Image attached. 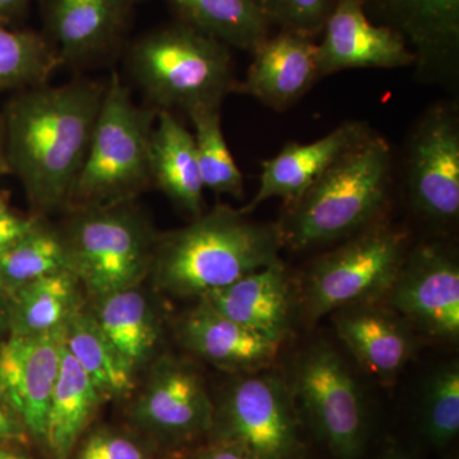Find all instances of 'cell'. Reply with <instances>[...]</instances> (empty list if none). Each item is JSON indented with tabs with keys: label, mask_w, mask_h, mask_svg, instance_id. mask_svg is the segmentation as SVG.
<instances>
[{
	"label": "cell",
	"mask_w": 459,
	"mask_h": 459,
	"mask_svg": "<svg viewBox=\"0 0 459 459\" xmlns=\"http://www.w3.org/2000/svg\"><path fill=\"white\" fill-rule=\"evenodd\" d=\"M104 402L105 398L63 344L42 446L51 458L71 459Z\"/></svg>",
	"instance_id": "603a6c76"
},
{
	"label": "cell",
	"mask_w": 459,
	"mask_h": 459,
	"mask_svg": "<svg viewBox=\"0 0 459 459\" xmlns=\"http://www.w3.org/2000/svg\"><path fill=\"white\" fill-rule=\"evenodd\" d=\"M65 346L105 401L133 394L137 371L105 336L87 305L66 323Z\"/></svg>",
	"instance_id": "484cf974"
},
{
	"label": "cell",
	"mask_w": 459,
	"mask_h": 459,
	"mask_svg": "<svg viewBox=\"0 0 459 459\" xmlns=\"http://www.w3.org/2000/svg\"><path fill=\"white\" fill-rule=\"evenodd\" d=\"M69 270L68 252L60 229L39 216L31 230L0 258V291L7 298L47 274Z\"/></svg>",
	"instance_id": "83f0119b"
},
{
	"label": "cell",
	"mask_w": 459,
	"mask_h": 459,
	"mask_svg": "<svg viewBox=\"0 0 459 459\" xmlns=\"http://www.w3.org/2000/svg\"><path fill=\"white\" fill-rule=\"evenodd\" d=\"M128 2H131L133 5L135 4V3L141 2V0H128Z\"/></svg>",
	"instance_id": "7bdbcfd3"
},
{
	"label": "cell",
	"mask_w": 459,
	"mask_h": 459,
	"mask_svg": "<svg viewBox=\"0 0 459 459\" xmlns=\"http://www.w3.org/2000/svg\"><path fill=\"white\" fill-rule=\"evenodd\" d=\"M385 459H410V458L404 457L403 455H395V453H394V455H389L388 457H385Z\"/></svg>",
	"instance_id": "60d3db41"
},
{
	"label": "cell",
	"mask_w": 459,
	"mask_h": 459,
	"mask_svg": "<svg viewBox=\"0 0 459 459\" xmlns=\"http://www.w3.org/2000/svg\"><path fill=\"white\" fill-rule=\"evenodd\" d=\"M151 177L172 204L193 217L204 213V184L195 137L170 110H159L151 135Z\"/></svg>",
	"instance_id": "7402d4cb"
},
{
	"label": "cell",
	"mask_w": 459,
	"mask_h": 459,
	"mask_svg": "<svg viewBox=\"0 0 459 459\" xmlns=\"http://www.w3.org/2000/svg\"><path fill=\"white\" fill-rule=\"evenodd\" d=\"M332 314L338 337L371 376L394 379L412 358L415 343L410 325L394 312L369 303Z\"/></svg>",
	"instance_id": "ffe728a7"
},
{
	"label": "cell",
	"mask_w": 459,
	"mask_h": 459,
	"mask_svg": "<svg viewBox=\"0 0 459 459\" xmlns=\"http://www.w3.org/2000/svg\"><path fill=\"white\" fill-rule=\"evenodd\" d=\"M392 152L370 133L314 181L276 223L282 246L295 250L347 238L377 221L388 201Z\"/></svg>",
	"instance_id": "3957f363"
},
{
	"label": "cell",
	"mask_w": 459,
	"mask_h": 459,
	"mask_svg": "<svg viewBox=\"0 0 459 459\" xmlns=\"http://www.w3.org/2000/svg\"><path fill=\"white\" fill-rule=\"evenodd\" d=\"M409 253V234L383 222L347 238L314 263L304 281L307 319L386 296Z\"/></svg>",
	"instance_id": "52a82bcc"
},
{
	"label": "cell",
	"mask_w": 459,
	"mask_h": 459,
	"mask_svg": "<svg viewBox=\"0 0 459 459\" xmlns=\"http://www.w3.org/2000/svg\"><path fill=\"white\" fill-rule=\"evenodd\" d=\"M407 189L416 212L433 222L459 216V120L455 108L437 105L412 133Z\"/></svg>",
	"instance_id": "8fae6325"
},
{
	"label": "cell",
	"mask_w": 459,
	"mask_h": 459,
	"mask_svg": "<svg viewBox=\"0 0 459 459\" xmlns=\"http://www.w3.org/2000/svg\"><path fill=\"white\" fill-rule=\"evenodd\" d=\"M240 210L216 205L186 228L160 234L151 276L175 298L210 292L280 261L279 229L253 222Z\"/></svg>",
	"instance_id": "7a4b0ae2"
},
{
	"label": "cell",
	"mask_w": 459,
	"mask_h": 459,
	"mask_svg": "<svg viewBox=\"0 0 459 459\" xmlns=\"http://www.w3.org/2000/svg\"><path fill=\"white\" fill-rule=\"evenodd\" d=\"M65 325L33 336H8L0 342V394L31 439L44 446L51 392L65 344Z\"/></svg>",
	"instance_id": "4fadbf2b"
},
{
	"label": "cell",
	"mask_w": 459,
	"mask_h": 459,
	"mask_svg": "<svg viewBox=\"0 0 459 459\" xmlns=\"http://www.w3.org/2000/svg\"><path fill=\"white\" fill-rule=\"evenodd\" d=\"M201 299L226 318L280 346L291 331L292 292L281 259Z\"/></svg>",
	"instance_id": "ac0fdd59"
},
{
	"label": "cell",
	"mask_w": 459,
	"mask_h": 459,
	"mask_svg": "<svg viewBox=\"0 0 459 459\" xmlns=\"http://www.w3.org/2000/svg\"><path fill=\"white\" fill-rule=\"evenodd\" d=\"M7 204V197H5L4 192L0 190V205Z\"/></svg>",
	"instance_id": "b9f144b4"
},
{
	"label": "cell",
	"mask_w": 459,
	"mask_h": 459,
	"mask_svg": "<svg viewBox=\"0 0 459 459\" xmlns=\"http://www.w3.org/2000/svg\"><path fill=\"white\" fill-rule=\"evenodd\" d=\"M271 25L314 38L323 31L337 0H255Z\"/></svg>",
	"instance_id": "1f68e13d"
},
{
	"label": "cell",
	"mask_w": 459,
	"mask_h": 459,
	"mask_svg": "<svg viewBox=\"0 0 459 459\" xmlns=\"http://www.w3.org/2000/svg\"><path fill=\"white\" fill-rule=\"evenodd\" d=\"M374 23L394 30L427 77L455 74L459 57V0H361Z\"/></svg>",
	"instance_id": "5bb4252c"
},
{
	"label": "cell",
	"mask_w": 459,
	"mask_h": 459,
	"mask_svg": "<svg viewBox=\"0 0 459 459\" xmlns=\"http://www.w3.org/2000/svg\"><path fill=\"white\" fill-rule=\"evenodd\" d=\"M30 440L25 425L0 394V446H27Z\"/></svg>",
	"instance_id": "e575fe53"
},
{
	"label": "cell",
	"mask_w": 459,
	"mask_h": 459,
	"mask_svg": "<svg viewBox=\"0 0 459 459\" xmlns=\"http://www.w3.org/2000/svg\"><path fill=\"white\" fill-rule=\"evenodd\" d=\"M316 49L320 77L353 68L415 65V56L394 30L368 17L361 0H337Z\"/></svg>",
	"instance_id": "9a60e30c"
},
{
	"label": "cell",
	"mask_w": 459,
	"mask_h": 459,
	"mask_svg": "<svg viewBox=\"0 0 459 459\" xmlns=\"http://www.w3.org/2000/svg\"><path fill=\"white\" fill-rule=\"evenodd\" d=\"M71 459H156L150 446L126 433L98 428L83 435Z\"/></svg>",
	"instance_id": "d6a6232c"
},
{
	"label": "cell",
	"mask_w": 459,
	"mask_h": 459,
	"mask_svg": "<svg viewBox=\"0 0 459 459\" xmlns=\"http://www.w3.org/2000/svg\"><path fill=\"white\" fill-rule=\"evenodd\" d=\"M107 82L77 78L17 91L2 115L5 157L35 216L68 207Z\"/></svg>",
	"instance_id": "6da1fadb"
},
{
	"label": "cell",
	"mask_w": 459,
	"mask_h": 459,
	"mask_svg": "<svg viewBox=\"0 0 459 459\" xmlns=\"http://www.w3.org/2000/svg\"><path fill=\"white\" fill-rule=\"evenodd\" d=\"M156 117V108L138 107L119 75L111 74L66 208L134 201L152 184L151 135Z\"/></svg>",
	"instance_id": "5b68a950"
},
{
	"label": "cell",
	"mask_w": 459,
	"mask_h": 459,
	"mask_svg": "<svg viewBox=\"0 0 459 459\" xmlns=\"http://www.w3.org/2000/svg\"><path fill=\"white\" fill-rule=\"evenodd\" d=\"M318 44L304 33L283 31L268 36L253 51L243 89L274 110L298 101L320 77Z\"/></svg>",
	"instance_id": "d6986e66"
},
{
	"label": "cell",
	"mask_w": 459,
	"mask_h": 459,
	"mask_svg": "<svg viewBox=\"0 0 459 459\" xmlns=\"http://www.w3.org/2000/svg\"><path fill=\"white\" fill-rule=\"evenodd\" d=\"M87 307L105 336L138 373L152 359L161 337L153 305L140 286L93 299Z\"/></svg>",
	"instance_id": "cb8c5ba5"
},
{
	"label": "cell",
	"mask_w": 459,
	"mask_h": 459,
	"mask_svg": "<svg viewBox=\"0 0 459 459\" xmlns=\"http://www.w3.org/2000/svg\"><path fill=\"white\" fill-rule=\"evenodd\" d=\"M131 419L159 446L180 448L208 437L213 427L214 403L204 377L192 364L162 356L133 403Z\"/></svg>",
	"instance_id": "30bf717a"
},
{
	"label": "cell",
	"mask_w": 459,
	"mask_h": 459,
	"mask_svg": "<svg viewBox=\"0 0 459 459\" xmlns=\"http://www.w3.org/2000/svg\"><path fill=\"white\" fill-rule=\"evenodd\" d=\"M60 232L90 300L140 286L151 273L160 235L133 201L74 208Z\"/></svg>",
	"instance_id": "8992f818"
},
{
	"label": "cell",
	"mask_w": 459,
	"mask_h": 459,
	"mask_svg": "<svg viewBox=\"0 0 459 459\" xmlns=\"http://www.w3.org/2000/svg\"><path fill=\"white\" fill-rule=\"evenodd\" d=\"M48 40L60 65H82L119 47L133 4L128 0H40Z\"/></svg>",
	"instance_id": "2e32d148"
},
{
	"label": "cell",
	"mask_w": 459,
	"mask_h": 459,
	"mask_svg": "<svg viewBox=\"0 0 459 459\" xmlns=\"http://www.w3.org/2000/svg\"><path fill=\"white\" fill-rule=\"evenodd\" d=\"M0 459H31L25 453L18 452L12 446H0Z\"/></svg>",
	"instance_id": "ab89813d"
},
{
	"label": "cell",
	"mask_w": 459,
	"mask_h": 459,
	"mask_svg": "<svg viewBox=\"0 0 459 459\" xmlns=\"http://www.w3.org/2000/svg\"><path fill=\"white\" fill-rule=\"evenodd\" d=\"M190 459H249L246 453L235 444L222 440H210L207 446H202Z\"/></svg>",
	"instance_id": "d590c367"
},
{
	"label": "cell",
	"mask_w": 459,
	"mask_h": 459,
	"mask_svg": "<svg viewBox=\"0 0 459 459\" xmlns=\"http://www.w3.org/2000/svg\"><path fill=\"white\" fill-rule=\"evenodd\" d=\"M9 329V304L8 298L0 291V337L8 333Z\"/></svg>",
	"instance_id": "74e56055"
},
{
	"label": "cell",
	"mask_w": 459,
	"mask_h": 459,
	"mask_svg": "<svg viewBox=\"0 0 459 459\" xmlns=\"http://www.w3.org/2000/svg\"><path fill=\"white\" fill-rule=\"evenodd\" d=\"M179 22L250 51L268 38L271 23L255 0H168Z\"/></svg>",
	"instance_id": "4316f807"
},
{
	"label": "cell",
	"mask_w": 459,
	"mask_h": 459,
	"mask_svg": "<svg viewBox=\"0 0 459 459\" xmlns=\"http://www.w3.org/2000/svg\"><path fill=\"white\" fill-rule=\"evenodd\" d=\"M370 133L364 123L347 122L318 141L290 142L276 156L262 162L259 188L241 212L252 213L272 198L283 199L286 205L294 204L329 166Z\"/></svg>",
	"instance_id": "e0dca14e"
},
{
	"label": "cell",
	"mask_w": 459,
	"mask_h": 459,
	"mask_svg": "<svg viewBox=\"0 0 459 459\" xmlns=\"http://www.w3.org/2000/svg\"><path fill=\"white\" fill-rule=\"evenodd\" d=\"M386 296L392 309L429 336L458 338L459 265L448 247L428 243L407 253Z\"/></svg>",
	"instance_id": "7c38bea8"
},
{
	"label": "cell",
	"mask_w": 459,
	"mask_h": 459,
	"mask_svg": "<svg viewBox=\"0 0 459 459\" xmlns=\"http://www.w3.org/2000/svg\"><path fill=\"white\" fill-rule=\"evenodd\" d=\"M32 0H0V27H12L29 9Z\"/></svg>",
	"instance_id": "8d00e7d4"
},
{
	"label": "cell",
	"mask_w": 459,
	"mask_h": 459,
	"mask_svg": "<svg viewBox=\"0 0 459 459\" xmlns=\"http://www.w3.org/2000/svg\"><path fill=\"white\" fill-rule=\"evenodd\" d=\"M422 431L429 442L446 448L459 431V367L451 361L429 377L421 411Z\"/></svg>",
	"instance_id": "4dcf8cb0"
},
{
	"label": "cell",
	"mask_w": 459,
	"mask_h": 459,
	"mask_svg": "<svg viewBox=\"0 0 459 459\" xmlns=\"http://www.w3.org/2000/svg\"><path fill=\"white\" fill-rule=\"evenodd\" d=\"M11 174L8 168L7 157H5L4 129H3L2 115H0V178Z\"/></svg>",
	"instance_id": "f35d334b"
},
{
	"label": "cell",
	"mask_w": 459,
	"mask_h": 459,
	"mask_svg": "<svg viewBox=\"0 0 459 459\" xmlns=\"http://www.w3.org/2000/svg\"><path fill=\"white\" fill-rule=\"evenodd\" d=\"M299 419L286 380L255 371L235 382L214 404L208 437L235 444L249 459H304Z\"/></svg>",
	"instance_id": "9c48e42d"
},
{
	"label": "cell",
	"mask_w": 459,
	"mask_h": 459,
	"mask_svg": "<svg viewBox=\"0 0 459 459\" xmlns=\"http://www.w3.org/2000/svg\"><path fill=\"white\" fill-rule=\"evenodd\" d=\"M9 336H33L65 325L86 307L80 280L69 270L47 274L8 298Z\"/></svg>",
	"instance_id": "d4e9b609"
},
{
	"label": "cell",
	"mask_w": 459,
	"mask_h": 459,
	"mask_svg": "<svg viewBox=\"0 0 459 459\" xmlns=\"http://www.w3.org/2000/svg\"><path fill=\"white\" fill-rule=\"evenodd\" d=\"M62 65L44 33L0 27V91L47 83Z\"/></svg>",
	"instance_id": "f1b7e54d"
},
{
	"label": "cell",
	"mask_w": 459,
	"mask_h": 459,
	"mask_svg": "<svg viewBox=\"0 0 459 459\" xmlns=\"http://www.w3.org/2000/svg\"><path fill=\"white\" fill-rule=\"evenodd\" d=\"M198 300L179 325L181 343L188 351L221 369L247 373L276 359L280 344L226 318L204 299Z\"/></svg>",
	"instance_id": "44dd1931"
},
{
	"label": "cell",
	"mask_w": 459,
	"mask_h": 459,
	"mask_svg": "<svg viewBox=\"0 0 459 459\" xmlns=\"http://www.w3.org/2000/svg\"><path fill=\"white\" fill-rule=\"evenodd\" d=\"M38 219L35 214L30 217L18 214L8 204L0 205V258L25 237Z\"/></svg>",
	"instance_id": "836d02e7"
},
{
	"label": "cell",
	"mask_w": 459,
	"mask_h": 459,
	"mask_svg": "<svg viewBox=\"0 0 459 459\" xmlns=\"http://www.w3.org/2000/svg\"><path fill=\"white\" fill-rule=\"evenodd\" d=\"M299 413L340 459H358L369 433L364 394L342 356L328 344L309 347L296 358L286 380Z\"/></svg>",
	"instance_id": "ba28073f"
},
{
	"label": "cell",
	"mask_w": 459,
	"mask_h": 459,
	"mask_svg": "<svg viewBox=\"0 0 459 459\" xmlns=\"http://www.w3.org/2000/svg\"><path fill=\"white\" fill-rule=\"evenodd\" d=\"M126 65L157 111L221 108L235 87L228 45L181 22L138 38L129 47Z\"/></svg>",
	"instance_id": "277c9868"
},
{
	"label": "cell",
	"mask_w": 459,
	"mask_h": 459,
	"mask_svg": "<svg viewBox=\"0 0 459 459\" xmlns=\"http://www.w3.org/2000/svg\"><path fill=\"white\" fill-rule=\"evenodd\" d=\"M195 126V150L204 188L216 195L244 198V179L225 140L221 126V108L204 107L189 111Z\"/></svg>",
	"instance_id": "f546056e"
}]
</instances>
